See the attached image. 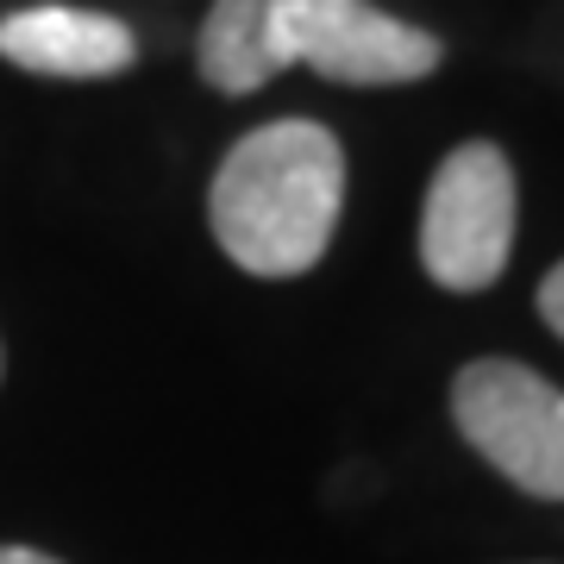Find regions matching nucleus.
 Segmentation results:
<instances>
[{"label":"nucleus","mask_w":564,"mask_h":564,"mask_svg":"<svg viewBox=\"0 0 564 564\" xmlns=\"http://www.w3.org/2000/svg\"><path fill=\"white\" fill-rule=\"evenodd\" d=\"M345 207V151L321 120H270L245 132L207 188V226L239 270L263 282L307 276Z\"/></svg>","instance_id":"nucleus-1"},{"label":"nucleus","mask_w":564,"mask_h":564,"mask_svg":"<svg viewBox=\"0 0 564 564\" xmlns=\"http://www.w3.org/2000/svg\"><path fill=\"white\" fill-rule=\"evenodd\" d=\"M514 163L502 144L464 139L445 151V163L426 182L421 207V263L445 295H484L496 289L514 251Z\"/></svg>","instance_id":"nucleus-2"},{"label":"nucleus","mask_w":564,"mask_h":564,"mask_svg":"<svg viewBox=\"0 0 564 564\" xmlns=\"http://www.w3.org/2000/svg\"><path fill=\"white\" fill-rule=\"evenodd\" d=\"M452 426L521 496L564 502V389L540 370L514 358H470L452 377Z\"/></svg>","instance_id":"nucleus-3"},{"label":"nucleus","mask_w":564,"mask_h":564,"mask_svg":"<svg viewBox=\"0 0 564 564\" xmlns=\"http://www.w3.org/2000/svg\"><path fill=\"white\" fill-rule=\"evenodd\" d=\"M282 51L345 88H408L445 63V44L426 25H408L370 0H307L282 32Z\"/></svg>","instance_id":"nucleus-4"},{"label":"nucleus","mask_w":564,"mask_h":564,"mask_svg":"<svg viewBox=\"0 0 564 564\" xmlns=\"http://www.w3.org/2000/svg\"><path fill=\"white\" fill-rule=\"evenodd\" d=\"M0 57L32 76L57 82H101L139 63V39L132 25L95 7H20L0 20Z\"/></svg>","instance_id":"nucleus-5"},{"label":"nucleus","mask_w":564,"mask_h":564,"mask_svg":"<svg viewBox=\"0 0 564 564\" xmlns=\"http://www.w3.org/2000/svg\"><path fill=\"white\" fill-rule=\"evenodd\" d=\"M307 0H214L195 39V69L214 95H258L289 69L282 32Z\"/></svg>","instance_id":"nucleus-6"},{"label":"nucleus","mask_w":564,"mask_h":564,"mask_svg":"<svg viewBox=\"0 0 564 564\" xmlns=\"http://www.w3.org/2000/svg\"><path fill=\"white\" fill-rule=\"evenodd\" d=\"M540 321L564 339V263H552V270H545V282H540Z\"/></svg>","instance_id":"nucleus-7"},{"label":"nucleus","mask_w":564,"mask_h":564,"mask_svg":"<svg viewBox=\"0 0 564 564\" xmlns=\"http://www.w3.org/2000/svg\"><path fill=\"white\" fill-rule=\"evenodd\" d=\"M0 564H63L51 552H32V545H0Z\"/></svg>","instance_id":"nucleus-8"},{"label":"nucleus","mask_w":564,"mask_h":564,"mask_svg":"<svg viewBox=\"0 0 564 564\" xmlns=\"http://www.w3.org/2000/svg\"><path fill=\"white\" fill-rule=\"evenodd\" d=\"M0 370H7V351H0Z\"/></svg>","instance_id":"nucleus-9"}]
</instances>
